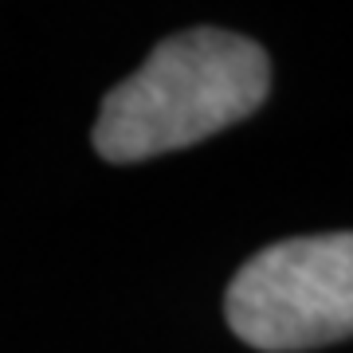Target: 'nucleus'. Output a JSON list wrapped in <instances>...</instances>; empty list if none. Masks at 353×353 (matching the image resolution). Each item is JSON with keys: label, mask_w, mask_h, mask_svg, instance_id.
I'll return each mask as SVG.
<instances>
[{"label": "nucleus", "mask_w": 353, "mask_h": 353, "mask_svg": "<svg viewBox=\"0 0 353 353\" xmlns=\"http://www.w3.org/2000/svg\"><path fill=\"white\" fill-rule=\"evenodd\" d=\"M236 338L299 353L353 338V232L294 236L255 252L224 299Z\"/></svg>", "instance_id": "2"}, {"label": "nucleus", "mask_w": 353, "mask_h": 353, "mask_svg": "<svg viewBox=\"0 0 353 353\" xmlns=\"http://www.w3.org/2000/svg\"><path fill=\"white\" fill-rule=\"evenodd\" d=\"M271 90V59L248 36L192 28L169 36L102 99L94 150L106 161H145L189 150L252 118Z\"/></svg>", "instance_id": "1"}]
</instances>
